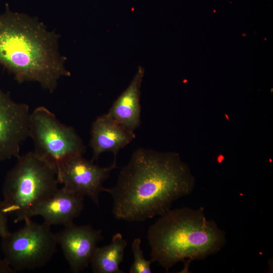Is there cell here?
Wrapping results in <instances>:
<instances>
[{"instance_id":"obj_2","label":"cell","mask_w":273,"mask_h":273,"mask_svg":"<svg viewBox=\"0 0 273 273\" xmlns=\"http://www.w3.org/2000/svg\"><path fill=\"white\" fill-rule=\"evenodd\" d=\"M60 36L38 18L14 12L7 4L0 14V65L18 83L36 82L53 93L61 77L71 75L59 52Z\"/></svg>"},{"instance_id":"obj_6","label":"cell","mask_w":273,"mask_h":273,"mask_svg":"<svg viewBox=\"0 0 273 273\" xmlns=\"http://www.w3.org/2000/svg\"><path fill=\"white\" fill-rule=\"evenodd\" d=\"M24 226L2 238L4 259L15 271L45 266L57 251L55 234L50 225L29 219Z\"/></svg>"},{"instance_id":"obj_5","label":"cell","mask_w":273,"mask_h":273,"mask_svg":"<svg viewBox=\"0 0 273 273\" xmlns=\"http://www.w3.org/2000/svg\"><path fill=\"white\" fill-rule=\"evenodd\" d=\"M29 136L34 153L56 171L67 161L85 152L75 129L60 122L47 108L39 106L30 112Z\"/></svg>"},{"instance_id":"obj_11","label":"cell","mask_w":273,"mask_h":273,"mask_svg":"<svg viewBox=\"0 0 273 273\" xmlns=\"http://www.w3.org/2000/svg\"><path fill=\"white\" fill-rule=\"evenodd\" d=\"M135 138L132 132L120 124L107 113L98 117L90 129V146L93 151L92 161L97 160L105 152L114 154L116 160L119 151Z\"/></svg>"},{"instance_id":"obj_9","label":"cell","mask_w":273,"mask_h":273,"mask_svg":"<svg viewBox=\"0 0 273 273\" xmlns=\"http://www.w3.org/2000/svg\"><path fill=\"white\" fill-rule=\"evenodd\" d=\"M55 236L73 273L80 272L89 265L98 243L103 239L102 230L90 224L78 225L74 222L64 226Z\"/></svg>"},{"instance_id":"obj_15","label":"cell","mask_w":273,"mask_h":273,"mask_svg":"<svg viewBox=\"0 0 273 273\" xmlns=\"http://www.w3.org/2000/svg\"><path fill=\"white\" fill-rule=\"evenodd\" d=\"M8 214L6 212L4 204L0 200V238L7 235L10 231L8 228Z\"/></svg>"},{"instance_id":"obj_1","label":"cell","mask_w":273,"mask_h":273,"mask_svg":"<svg viewBox=\"0 0 273 273\" xmlns=\"http://www.w3.org/2000/svg\"><path fill=\"white\" fill-rule=\"evenodd\" d=\"M195 186L189 167L177 153L139 148L106 192L113 199L116 219L139 222L163 215Z\"/></svg>"},{"instance_id":"obj_7","label":"cell","mask_w":273,"mask_h":273,"mask_svg":"<svg viewBox=\"0 0 273 273\" xmlns=\"http://www.w3.org/2000/svg\"><path fill=\"white\" fill-rule=\"evenodd\" d=\"M116 168L115 159L111 165L102 167L79 155L64 163L57 171V177L59 184L83 197H88L99 207V195L107 190L103 184Z\"/></svg>"},{"instance_id":"obj_4","label":"cell","mask_w":273,"mask_h":273,"mask_svg":"<svg viewBox=\"0 0 273 273\" xmlns=\"http://www.w3.org/2000/svg\"><path fill=\"white\" fill-rule=\"evenodd\" d=\"M17 159L2 187L5 210L14 216L15 222L31 219L32 210L54 194L59 184L56 170L33 151Z\"/></svg>"},{"instance_id":"obj_3","label":"cell","mask_w":273,"mask_h":273,"mask_svg":"<svg viewBox=\"0 0 273 273\" xmlns=\"http://www.w3.org/2000/svg\"><path fill=\"white\" fill-rule=\"evenodd\" d=\"M225 233L213 220H208L203 207L170 209L148 231L151 260L165 270L179 262L185 266L219 252L226 243Z\"/></svg>"},{"instance_id":"obj_16","label":"cell","mask_w":273,"mask_h":273,"mask_svg":"<svg viewBox=\"0 0 273 273\" xmlns=\"http://www.w3.org/2000/svg\"><path fill=\"white\" fill-rule=\"evenodd\" d=\"M15 271L8 264L4 258H0V273H15Z\"/></svg>"},{"instance_id":"obj_14","label":"cell","mask_w":273,"mask_h":273,"mask_svg":"<svg viewBox=\"0 0 273 273\" xmlns=\"http://www.w3.org/2000/svg\"><path fill=\"white\" fill-rule=\"evenodd\" d=\"M141 240L135 238L131 244V250L133 255V261L130 269V273H151V260H147L144 257L143 251L141 248Z\"/></svg>"},{"instance_id":"obj_12","label":"cell","mask_w":273,"mask_h":273,"mask_svg":"<svg viewBox=\"0 0 273 273\" xmlns=\"http://www.w3.org/2000/svg\"><path fill=\"white\" fill-rule=\"evenodd\" d=\"M145 70L139 66L126 89L114 102L107 113L127 129L134 132L141 124V86Z\"/></svg>"},{"instance_id":"obj_8","label":"cell","mask_w":273,"mask_h":273,"mask_svg":"<svg viewBox=\"0 0 273 273\" xmlns=\"http://www.w3.org/2000/svg\"><path fill=\"white\" fill-rule=\"evenodd\" d=\"M30 114L28 105L14 101L0 86V161L20 155V145L29 137Z\"/></svg>"},{"instance_id":"obj_10","label":"cell","mask_w":273,"mask_h":273,"mask_svg":"<svg viewBox=\"0 0 273 273\" xmlns=\"http://www.w3.org/2000/svg\"><path fill=\"white\" fill-rule=\"evenodd\" d=\"M84 208V197L63 186L51 197L37 205L30 217L40 216L44 222L51 226H64L73 222Z\"/></svg>"},{"instance_id":"obj_13","label":"cell","mask_w":273,"mask_h":273,"mask_svg":"<svg viewBox=\"0 0 273 273\" xmlns=\"http://www.w3.org/2000/svg\"><path fill=\"white\" fill-rule=\"evenodd\" d=\"M126 241L120 233L112 237V242L96 248L90 264L94 273H124L119 268L123 260Z\"/></svg>"}]
</instances>
